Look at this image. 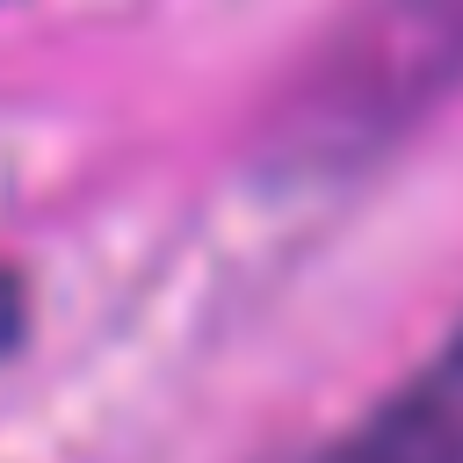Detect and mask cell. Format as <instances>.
Instances as JSON below:
<instances>
[{"instance_id":"7a4b0ae2","label":"cell","mask_w":463,"mask_h":463,"mask_svg":"<svg viewBox=\"0 0 463 463\" xmlns=\"http://www.w3.org/2000/svg\"><path fill=\"white\" fill-rule=\"evenodd\" d=\"M354 456H398V463H441V456H463V326L449 333V347L405 383L391 391L369 427L347 434Z\"/></svg>"},{"instance_id":"3957f363","label":"cell","mask_w":463,"mask_h":463,"mask_svg":"<svg viewBox=\"0 0 463 463\" xmlns=\"http://www.w3.org/2000/svg\"><path fill=\"white\" fill-rule=\"evenodd\" d=\"M22 333V282L0 268V354H7V340Z\"/></svg>"},{"instance_id":"6da1fadb","label":"cell","mask_w":463,"mask_h":463,"mask_svg":"<svg viewBox=\"0 0 463 463\" xmlns=\"http://www.w3.org/2000/svg\"><path fill=\"white\" fill-rule=\"evenodd\" d=\"M463 87V0H369L311 58L282 109L297 159H369Z\"/></svg>"}]
</instances>
